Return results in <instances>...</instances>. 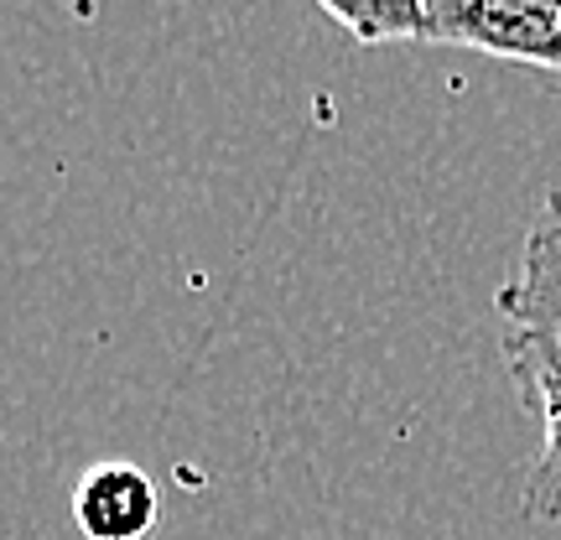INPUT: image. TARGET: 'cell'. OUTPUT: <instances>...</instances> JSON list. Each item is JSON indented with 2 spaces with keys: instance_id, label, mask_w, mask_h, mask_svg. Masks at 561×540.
I'll use <instances>...</instances> for the list:
<instances>
[{
  "instance_id": "6da1fadb",
  "label": "cell",
  "mask_w": 561,
  "mask_h": 540,
  "mask_svg": "<svg viewBox=\"0 0 561 540\" xmlns=\"http://www.w3.org/2000/svg\"><path fill=\"white\" fill-rule=\"evenodd\" d=\"M432 42L561 73V0H432Z\"/></svg>"
},
{
  "instance_id": "7a4b0ae2",
  "label": "cell",
  "mask_w": 561,
  "mask_h": 540,
  "mask_svg": "<svg viewBox=\"0 0 561 540\" xmlns=\"http://www.w3.org/2000/svg\"><path fill=\"white\" fill-rule=\"evenodd\" d=\"M504 364L515 375L525 411L541 421V452L530 462L520 509L530 520H561V333L541 328H510Z\"/></svg>"
},
{
  "instance_id": "3957f363",
  "label": "cell",
  "mask_w": 561,
  "mask_h": 540,
  "mask_svg": "<svg viewBox=\"0 0 561 540\" xmlns=\"http://www.w3.org/2000/svg\"><path fill=\"white\" fill-rule=\"evenodd\" d=\"M157 520L161 489L136 462L104 458L73 483V525L83 540H151Z\"/></svg>"
},
{
  "instance_id": "277c9868",
  "label": "cell",
  "mask_w": 561,
  "mask_h": 540,
  "mask_svg": "<svg viewBox=\"0 0 561 540\" xmlns=\"http://www.w3.org/2000/svg\"><path fill=\"white\" fill-rule=\"evenodd\" d=\"M494 307L510 318V328L561 333V187L541 198V214L525 234L520 271L500 286Z\"/></svg>"
},
{
  "instance_id": "5b68a950",
  "label": "cell",
  "mask_w": 561,
  "mask_h": 540,
  "mask_svg": "<svg viewBox=\"0 0 561 540\" xmlns=\"http://www.w3.org/2000/svg\"><path fill=\"white\" fill-rule=\"evenodd\" d=\"M318 5L364 47L432 42V0H318Z\"/></svg>"
}]
</instances>
